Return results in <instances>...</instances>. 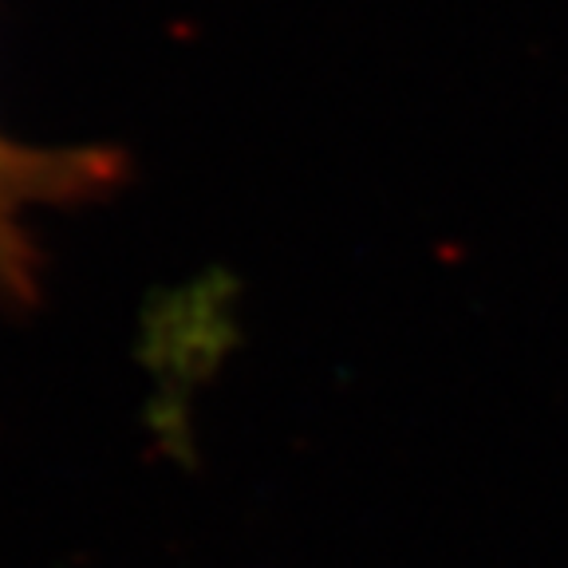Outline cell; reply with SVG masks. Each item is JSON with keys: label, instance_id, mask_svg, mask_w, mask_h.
<instances>
[{"label": "cell", "instance_id": "obj_1", "mask_svg": "<svg viewBox=\"0 0 568 568\" xmlns=\"http://www.w3.org/2000/svg\"><path fill=\"white\" fill-rule=\"evenodd\" d=\"M119 154L91 146H28L0 131V308L24 312L40 301L44 253L28 213L80 205L119 186Z\"/></svg>", "mask_w": 568, "mask_h": 568}]
</instances>
